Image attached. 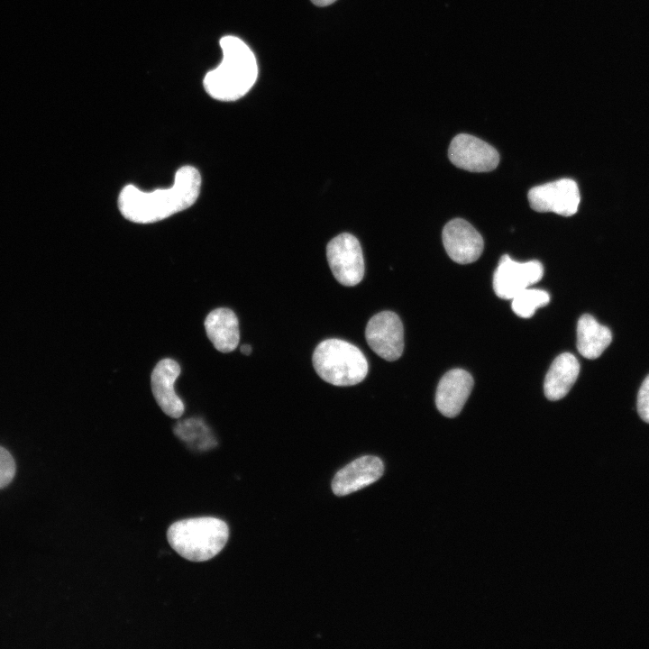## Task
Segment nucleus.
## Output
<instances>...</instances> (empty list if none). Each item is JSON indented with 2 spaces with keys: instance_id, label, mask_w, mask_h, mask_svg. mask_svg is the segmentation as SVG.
Returning <instances> with one entry per match:
<instances>
[{
  "instance_id": "1",
  "label": "nucleus",
  "mask_w": 649,
  "mask_h": 649,
  "mask_svg": "<svg viewBox=\"0 0 649 649\" xmlns=\"http://www.w3.org/2000/svg\"><path fill=\"white\" fill-rule=\"evenodd\" d=\"M201 187L199 171L192 166L179 168L169 188L142 191L129 184L120 192L118 207L133 223H155L181 212L197 201Z\"/></svg>"
},
{
  "instance_id": "2",
  "label": "nucleus",
  "mask_w": 649,
  "mask_h": 649,
  "mask_svg": "<svg viewBox=\"0 0 649 649\" xmlns=\"http://www.w3.org/2000/svg\"><path fill=\"white\" fill-rule=\"evenodd\" d=\"M220 46L222 62L206 73L203 85L211 97L234 101L245 96L256 82L257 60L249 46L235 36H224Z\"/></svg>"
},
{
  "instance_id": "3",
  "label": "nucleus",
  "mask_w": 649,
  "mask_h": 649,
  "mask_svg": "<svg viewBox=\"0 0 649 649\" xmlns=\"http://www.w3.org/2000/svg\"><path fill=\"white\" fill-rule=\"evenodd\" d=\"M228 536L226 523L211 516L178 521L167 533L171 547L193 562H204L215 556L225 545Z\"/></svg>"
},
{
  "instance_id": "4",
  "label": "nucleus",
  "mask_w": 649,
  "mask_h": 649,
  "mask_svg": "<svg viewBox=\"0 0 649 649\" xmlns=\"http://www.w3.org/2000/svg\"><path fill=\"white\" fill-rule=\"evenodd\" d=\"M312 360L320 378L334 386L356 385L369 370L367 359L357 346L336 338L321 342Z\"/></svg>"
},
{
  "instance_id": "5",
  "label": "nucleus",
  "mask_w": 649,
  "mask_h": 649,
  "mask_svg": "<svg viewBox=\"0 0 649 649\" xmlns=\"http://www.w3.org/2000/svg\"><path fill=\"white\" fill-rule=\"evenodd\" d=\"M330 269L342 285L352 287L360 283L364 275V261L359 241L350 233H341L332 239L326 247Z\"/></svg>"
},
{
  "instance_id": "6",
  "label": "nucleus",
  "mask_w": 649,
  "mask_h": 649,
  "mask_svg": "<svg viewBox=\"0 0 649 649\" xmlns=\"http://www.w3.org/2000/svg\"><path fill=\"white\" fill-rule=\"evenodd\" d=\"M530 206L540 213L553 212L563 216L574 215L580 197L577 183L561 178L532 187L527 195Z\"/></svg>"
},
{
  "instance_id": "7",
  "label": "nucleus",
  "mask_w": 649,
  "mask_h": 649,
  "mask_svg": "<svg viewBox=\"0 0 649 649\" xmlns=\"http://www.w3.org/2000/svg\"><path fill=\"white\" fill-rule=\"evenodd\" d=\"M365 337L371 350L386 361L398 360L404 350V328L398 315L382 311L368 322Z\"/></svg>"
},
{
  "instance_id": "8",
  "label": "nucleus",
  "mask_w": 649,
  "mask_h": 649,
  "mask_svg": "<svg viewBox=\"0 0 649 649\" xmlns=\"http://www.w3.org/2000/svg\"><path fill=\"white\" fill-rule=\"evenodd\" d=\"M544 274L540 261L517 262L508 255L500 258L493 276V288L503 299H512L517 293L538 282Z\"/></svg>"
},
{
  "instance_id": "9",
  "label": "nucleus",
  "mask_w": 649,
  "mask_h": 649,
  "mask_svg": "<svg viewBox=\"0 0 649 649\" xmlns=\"http://www.w3.org/2000/svg\"><path fill=\"white\" fill-rule=\"evenodd\" d=\"M448 155L456 167L471 172L491 171L499 162L498 152L494 147L466 133L458 134L452 139Z\"/></svg>"
},
{
  "instance_id": "10",
  "label": "nucleus",
  "mask_w": 649,
  "mask_h": 649,
  "mask_svg": "<svg viewBox=\"0 0 649 649\" xmlns=\"http://www.w3.org/2000/svg\"><path fill=\"white\" fill-rule=\"evenodd\" d=\"M442 238L448 256L457 263H471L482 253L483 238L463 219L456 218L448 222L443 227Z\"/></svg>"
},
{
  "instance_id": "11",
  "label": "nucleus",
  "mask_w": 649,
  "mask_h": 649,
  "mask_svg": "<svg viewBox=\"0 0 649 649\" xmlns=\"http://www.w3.org/2000/svg\"><path fill=\"white\" fill-rule=\"evenodd\" d=\"M383 471L384 465L379 457H360L336 472L332 481L333 491L337 496L351 494L378 480Z\"/></svg>"
},
{
  "instance_id": "12",
  "label": "nucleus",
  "mask_w": 649,
  "mask_h": 649,
  "mask_svg": "<svg viewBox=\"0 0 649 649\" xmlns=\"http://www.w3.org/2000/svg\"><path fill=\"white\" fill-rule=\"evenodd\" d=\"M180 371V366L176 361L166 358L159 361L151 375L153 397L161 410L172 418L180 417L185 410L184 404L174 388Z\"/></svg>"
},
{
  "instance_id": "13",
  "label": "nucleus",
  "mask_w": 649,
  "mask_h": 649,
  "mask_svg": "<svg viewBox=\"0 0 649 649\" xmlns=\"http://www.w3.org/2000/svg\"><path fill=\"white\" fill-rule=\"evenodd\" d=\"M473 387L471 375L464 370L446 372L438 383L435 393L437 409L447 417L456 416L462 409Z\"/></svg>"
},
{
  "instance_id": "14",
  "label": "nucleus",
  "mask_w": 649,
  "mask_h": 649,
  "mask_svg": "<svg viewBox=\"0 0 649 649\" xmlns=\"http://www.w3.org/2000/svg\"><path fill=\"white\" fill-rule=\"evenodd\" d=\"M205 329L215 348L224 353L233 352L239 343V321L235 313L226 307L212 310L205 319Z\"/></svg>"
},
{
  "instance_id": "15",
  "label": "nucleus",
  "mask_w": 649,
  "mask_h": 649,
  "mask_svg": "<svg viewBox=\"0 0 649 649\" xmlns=\"http://www.w3.org/2000/svg\"><path fill=\"white\" fill-rule=\"evenodd\" d=\"M580 372L577 358L563 352L557 356L550 366L544 383V391L549 400L564 398L575 383Z\"/></svg>"
},
{
  "instance_id": "16",
  "label": "nucleus",
  "mask_w": 649,
  "mask_h": 649,
  "mask_svg": "<svg viewBox=\"0 0 649 649\" xmlns=\"http://www.w3.org/2000/svg\"><path fill=\"white\" fill-rule=\"evenodd\" d=\"M612 341L611 331L592 315H582L577 324V348L585 358H599Z\"/></svg>"
},
{
  "instance_id": "17",
  "label": "nucleus",
  "mask_w": 649,
  "mask_h": 649,
  "mask_svg": "<svg viewBox=\"0 0 649 649\" xmlns=\"http://www.w3.org/2000/svg\"><path fill=\"white\" fill-rule=\"evenodd\" d=\"M511 300L514 313L520 317L529 318L537 308L549 303L550 295L545 290L527 288L517 293Z\"/></svg>"
},
{
  "instance_id": "18",
  "label": "nucleus",
  "mask_w": 649,
  "mask_h": 649,
  "mask_svg": "<svg viewBox=\"0 0 649 649\" xmlns=\"http://www.w3.org/2000/svg\"><path fill=\"white\" fill-rule=\"evenodd\" d=\"M15 474V462L10 452L0 446V489L6 487Z\"/></svg>"
},
{
  "instance_id": "19",
  "label": "nucleus",
  "mask_w": 649,
  "mask_h": 649,
  "mask_svg": "<svg viewBox=\"0 0 649 649\" xmlns=\"http://www.w3.org/2000/svg\"><path fill=\"white\" fill-rule=\"evenodd\" d=\"M637 412L644 422L649 423V374L644 379L637 394Z\"/></svg>"
},
{
  "instance_id": "20",
  "label": "nucleus",
  "mask_w": 649,
  "mask_h": 649,
  "mask_svg": "<svg viewBox=\"0 0 649 649\" xmlns=\"http://www.w3.org/2000/svg\"><path fill=\"white\" fill-rule=\"evenodd\" d=\"M336 0H311V2L317 6H327Z\"/></svg>"
},
{
  "instance_id": "21",
  "label": "nucleus",
  "mask_w": 649,
  "mask_h": 649,
  "mask_svg": "<svg viewBox=\"0 0 649 649\" xmlns=\"http://www.w3.org/2000/svg\"><path fill=\"white\" fill-rule=\"evenodd\" d=\"M241 352L243 354L249 355L251 352V347L249 344H244L241 347Z\"/></svg>"
}]
</instances>
